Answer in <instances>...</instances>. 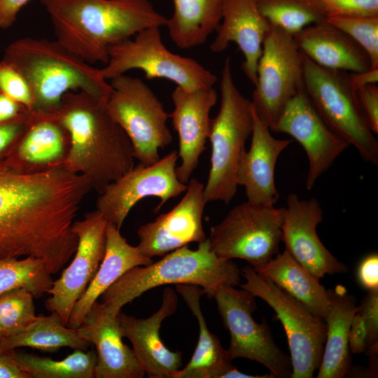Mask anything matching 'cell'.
Segmentation results:
<instances>
[{"label": "cell", "instance_id": "6da1fadb", "mask_svg": "<svg viewBox=\"0 0 378 378\" xmlns=\"http://www.w3.org/2000/svg\"><path fill=\"white\" fill-rule=\"evenodd\" d=\"M76 174L19 172L0 162V258L34 257L53 271L71 251L83 200Z\"/></svg>", "mask_w": 378, "mask_h": 378}, {"label": "cell", "instance_id": "7a4b0ae2", "mask_svg": "<svg viewBox=\"0 0 378 378\" xmlns=\"http://www.w3.org/2000/svg\"><path fill=\"white\" fill-rule=\"evenodd\" d=\"M56 41L90 64H106L111 46L167 18L149 0H41Z\"/></svg>", "mask_w": 378, "mask_h": 378}, {"label": "cell", "instance_id": "3957f363", "mask_svg": "<svg viewBox=\"0 0 378 378\" xmlns=\"http://www.w3.org/2000/svg\"><path fill=\"white\" fill-rule=\"evenodd\" d=\"M55 116L71 138L65 169L85 176L98 195L134 167L132 143L111 117L106 101L71 91L62 97Z\"/></svg>", "mask_w": 378, "mask_h": 378}, {"label": "cell", "instance_id": "277c9868", "mask_svg": "<svg viewBox=\"0 0 378 378\" xmlns=\"http://www.w3.org/2000/svg\"><path fill=\"white\" fill-rule=\"evenodd\" d=\"M4 59L27 81L33 96L31 111L55 115L62 97L84 91L106 102L112 91L101 69L94 67L58 41L24 37L10 43Z\"/></svg>", "mask_w": 378, "mask_h": 378}, {"label": "cell", "instance_id": "5b68a950", "mask_svg": "<svg viewBox=\"0 0 378 378\" xmlns=\"http://www.w3.org/2000/svg\"><path fill=\"white\" fill-rule=\"evenodd\" d=\"M156 262L129 270L99 298L111 311L118 314L122 307L148 290L160 286L188 284L201 287L213 298L222 287L239 284L241 271L232 260L218 256L208 239L197 249L184 246Z\"/></svg>", "mask_w": 378, "mask_h": 378}, {"label": "cell", "instance_id": "8992f818", "mask_svg": "<svg viewBox=\"0 0 378 378\" xmlns=\"http://www.w3.org/2000/svg\"><path fill=\"white\" fill-rule=\"evenodd\" d=\"M220 104L211 119L210 169L204 186L206 203L229 204L237 190V170L253 130L251 100L238 90L232 77L230 58L225 59L220 79Z\"/></svg>", "mask_w": 378, "mask_h": 378}, {"label": "cell", "instance_id": "52a82bcc", "mask_svg": "<svg viewBox=\"0 0 378 378\" xmlns=\"http://www.w3.org/2000/svg\"><path fill=\"white\" fill-rule=\"evenodd\" d=\"M304 91L328 127L353 145L360 157L378 164V141L358 104L346 71L322 67L302 54Z\"/></svg>", "mask_w": 378, "mask_h": 378}, {"label": "cell", "instance_id": "ba28073f", "mask_svg": "<svg viewBox=\"0 0 378 378\" xmlns=\"http://www.w3.org/2000/svg\"><path fill=\"white\" fill-rule=\"evenodd\" d=\"M106 106L130 140L135 160L150 165L160 160L159 150L173 140L167 122L169 114L142 80L122 74L111 79Z\"/></svg>", "mask_w": 378, "mask_h": 378}, {"label": "cell", "instance_id": "9c48e42d", "mask_svg": "<svg viewBox=\"0 0 378 378\" xmlns=\"http://www.w3.org/2000/svg\"><path fill=\"white\" fill-rule=\"evenodd\" d=\"M108 62L101 69L106 80L132 69L144 72L147 79L165 78L188 90L213 88L217 78L190 57L169 51L164 45L160 27L144 29L110 47Z\"/></svg>", "mask_w": 378, "mask_h": 378}, {"label": "cell", "instance_id": "30bf717a", "mask_svg": "<svg viewBox=\"0 0 378 378\" xmlns=\"http://www.w3.org/2000/svg\"><path fill=\"white\" fill-rule=\"evenodd\" d=\"M239 285L267 302L286 332L292 364L290 378H312L318 369L326 337V323L249 265L241 270Z\"/></svg>", "mask_w": 378, "mask_h": 378}, {"label": "cell", "instance_id": "8fae6325", "mask_svg": "<svg viewBox=\"0 0 378 378\" xmlns=\"http://www.w3.org/2000/svg\"><path fill=\"white\" fill-rule=\"evenodd\" d=\"M284 208L241 203L210 228L211 250L226 259H242L252 267L270 260L281 241Z\"/></svg>", "mask_w": 378, "mask_h": 378}, {"label": "cell", "instance_id": "7c38bea8", "mask_svg": "<svg viewBox=\"0 0 378 378\" xmlns=\"http://www.w3.org/2000/svg\"><path fill=\"white\" fill-rule=\"evenodd\" d=\"M254 86L252 108L270 130L289 102L304 91L303 57L293 35L270 24Z\"/></svg>", "mask_w": 378, "mask_h": 378}, {"label": "cell", "instance_id": "4fadbf2b", "mask_svg": "<svg viewBox=\"0 0 378 378\" xmlns=\"http://www.w3.org/2000/svg\"><path fill=\"white\" fill-rule=\"evenodd\" d=\"M255 298L248 290L232 286L222 287L213 298L230 333L229 356L232 360L241 358L256 361L274 378H290V356L276 344L265 320L258 323L253 318L257 308Z\"/></svg>", "mask_w": 378, "mask_h": 378}, {"label": "cell", "instance_id": "5bb4252c", "mask_svg": "<svg viewBox=\"0 0 378 378\" xmlns=\"http://www.w3.org/2000/svg\"><path fill=\"white\" fill-rule=\"evenodd\" d=\"M178 159L177 151L173 150L150 165L134 166L99 194L96 209L107 223L120 230L131 209L146 197L160 199L155 209L158 212L170 199L186 190L187 184L176 175Z\"/></svg>", "mask_w": 378, "mask_h": 378}, {"label": "cell", "instance_id": "9a60e30c", "mask_svg": "<svg viewBox=\"0 0 378 378\" xmlns=\"http://www.w3.org/2000/svg\"><path fill=\"white\" fill-rule=\"evenodd\" d=\"M107 221L95 209L75 220L72 230L78 239L76 250L69 265L53 281L48 290L45 307L57 313L67 326L73 307L97 272L106 248Z\"/></svg>", "mask_w": 378, "mask_h": 378}, {"label": "cell", "instance_id": "2e32d148", "mask_svg": "<svg viewBox=\"0 0 378 378\" xmlns=\"http://www.w3.org/2000/svg\"><path fill=\"white\" fill-rule=\"evenodd\" d=\"M270 130L290 135L304 148L309 162L305 183L308 190L350 146L324 122L305 91L289 102Z\"/></svg>", "mask_w": 378, "mask_h": 378}, {"label": "cell", "instance_id": "e0dca14e", "mask_svg": "<svg viewBox=\"0 0 378 378\" xmlns=\"http://www.w3.org/2000/svg\"><path fill=\"white\" fill-rule=\"evenodd\" d=\"M322 220L323 210L316 198L301 200L295 193L289 194L284 208L281 241L285 250L318 279L349 270L320 240L316 227Z\"/></svg>", "mask_w": 378, "mask_h": 378}, {"label": "cell", "instance_id": "ac0fdd59", "mask_svg": "<svg viewBox=\"0 0 378 378\" xmlns=\"http://www.w3.org/2000/svg\"><path fill=\"white\" fill-rule=\"evenodd\" d=\"M204 185L191 178L180 202L167 213L159 215L137 230L136 246L148 258L165 254L192 242L200 243L207 237L202 225L206 202Z\"/></svg>", "mask_w": 378, "mask_h": 378}, {"label": "cell", "instance_id": "d6986e66", "mask_svg": "<svg viewBox=\"0 0 378 378\" xmlns=\"http://www.w3.org/2000/svg\"><path fill=\"white\" fill-rule=\"evenodd\" d=\"M174 110L169 114L178 137L176 167L178 180L187 184L206 150L209 136L210 112L216 105L218 94L214 88L188 90L176 86L172 93Z\"/></svg>", "mask_w": 378, "mask_h": 378}, {"label": "cell", "instance_id": "ffe728a7", "mask_svg": "<svg viewBox=\"0 0 378 378\" xmlns=\"http://www.w3.org/2000/svg\"><path fill=\"white\" fill-rule=\"evenodd\" d=\"M178 307L176 292L163 290L160 308L150 316L138 318L120 311L117 317L124 337L132 345L134 354L148 378H173L182 366L181 352L169 349L162 342L160 329L165 318Z\"/></svg>", "mask_w": 378, "mask_h": 378}, {"label": "cell", "instance_id": "44dd1931", "mask_svg": "<svg viewBox=\"0 0 378 378\" xmlns=\"http://www.w3.org/2000/svg\"><path fill=\"white\" fill-rule=\"evenodd\" d=\"M118 314L97 301L77 328L80 336L96 349L94 378H141L145 373L132 349L122 341Z\"/></svg>", "mask_w": 378, "mask_h": 378}, {"label": "cell", "instance_id": "7402d4cb", "mask_svg": "<svg viewBox=\"0 0 378 378\" xmlns=\"http://www.w3.org/2000/svg\"><path fill=\"white\" fill-rule=\"evenodd\" d=\"M33 113L32 121L3 162L26 174L64 168L71 148L68 130L55 115Z\"/></svg>", "mask_w": 378, "mask_h": 378}, {"label": "cell", "instance_id": "603a6c76", "mask_svg": "<svg viewBox=\"0 0 378 378\" xmlns=\"http://www.w3.org/2000/svg\"><path fill=\"white\" fill-rule=\"evenodd\" d=\"M270 24L260 12L255 0H223L221 21L210 45L213 52L225 50L231 43L244 55L241 69L255 85L262 43Z\"/></svg>", "mask_w": 378, "mask_h": 378}, {"label": "cell", "instance_id": "cb8c5ba5", "mask_svg": "<svg viewBox=\"0 0 378 378\" xmlns=\"http://www.w3.org/2000/svg\"><path fill=\"white\" fill-rule=\"evenodd\" d=\"M253 117L251 146L240 160L237 184L244 188L247 201L272 206L279 198L274 179L276 164L281 153L293 140L273 136L270 128L260 121L253 109Z\"/></svg>", "mask_w": 378, "mask_h": 378}, {"label": "cell", "instance_id": "d4e9b609", "mask_svg": "<svg viewBox=\"0 0 378 378\" xmlns=\"http://www.w3.org/2000/svg\"><path fill=\"white\" fill-rule=\"evenodd\" d=\"M293 37L300 52L322 67L351 73L371 69L367 52L326 19L304 27Z\"/></svg>", "mask_w": 378, "mask_h": 378}, {"label": "cell", "instance_id": "484cf974", "mask_svg": "<svg viewBox=\"0 0 378 378\" xmlns=\"http://www.w3.org/2000/svg\"><path fill=\"white\" fill-rule=\"evenodd\" d=\"M152 262V258L144 255L137 246L127 242L120 229L107 223L103 260L86 290L74 304L67 326L72 328L80 326L93 304L116 280L132 267Z\"/></svg>", "mask_w": 378, "mask_h": 378}, {"label": "cell", "instance_id": "4316f807", "mask_svg": "<svg viewBox=\"0 0 378 378\" xmlns=\"http://www.w3.org/2000/svg\"><path fill=\"white\" fill-rule=\"evenodd\" d=\"M326 337L317 378H343L351 371L349 332L358 310L356 300L342 285L328 289Z\"/></svg>", "mask_w": 378, "mask_h": 378}, {"label": "cell", "instance_id": "83f0119b", "mask_svg": "<svg viewBox=\"0 0 378 378\" xmlns=\"http://www.w3.org/2000/svg\"><path fill=\"white\" fill-rule=\"evenodd\" d=\"M176 290L197 318L199 326L197 344L188 364L179 369L173 378H223L234 365L218 337L208 328L202 312L200 298L204 295L199 286L188 284L176 285Z\"/></svg>", "mask_w": 378, "mask_h": 378}, {"label": "cell", "instance_id": "f1b7e54d", "mask_svg": "<svg viewBox=\"0 0 378 378\" xmlns=\"http://www.w3.org/2000/svg\"><path fill=\"white\" fill-rule=\"evenodd\" d=\"M316 316L324 320L330 306L328 290L318 279L300 265L286 250L256 267Z\"/></svg>", "mask_w": 378, "mask_h": 378}, {"label": "cell", "instance_id": "f546056e", "mask_svg": "<svg viewBox=\"0 0 378 378\" xmlns=\"http://www.w3.org/2000/svg\"><path fill=\"white\" fill-rule=\"evenodd\" d=\"M174 13L167 18L172 41L181 49L204 43L222 18L223 0H173Z\"/></svg>", "mask_w": 378, "mask_h": 378}, {"label": "cell", "instance_id": "4dcf8cb0", "mask_svg": "<svg viewBox=\"0 0 378 378\" xmlns=\"http://www.w3.org/2000/svg\"><path fill=\"white\" fill-rule=\"evenodd\" d=\"M50 313L48 316H38L24 330L4 337L0 347L7 350L29 347L47 351L63 347L87 350L90 344L80 336L77 328L65 325L57 313Z\"/></svg>", "mask_w": 378, "mask_h": 378}, {"label": "cell", "instance_id": "1f68e13d", "mask_svg": "<svg viewBox=\"0 0 378 378\" xmlns=\"http://www.w3.org/2000/svg\"><path fill=\"white\" fill-rule=\"evenodd\" d=\"M21 368L30 378H94L96 352L76 349L61 360L16 352Z\"/></svg>", "mask_w": 378, "mask_h": 378}, {"label": "cell", "instance_id": "d6a6232c", "mask_svg": "<svg viewBox=\"0 0 378 378\" xmlns=\"http://www.w3.org/2000/svg\"><path fill=\"white\" fill-rule=\"evenodd\" d=\"M45 262L37 258H0V295L17 288L30 291L39 298L52 286L53 280Z\"/></svg>", "mask_w": 378, "mask_h": 378}, {"label": "cell", "instance_id": "836d02e7", "mask_svg": "<svg viewBox=\"0 0 378 378\" xmlns=\"http://www.w3.org/2000/svg\"><path fill=\"white\" fill-rule=\"evenodd\" d=\"M271 25L294 35L326 16L316 0H255Z\"/></svg>", "mask_w": 378, "mask_h": 378}, {"label": "cell", "instance_id": "e575fe53", "mask_svg": "<svg viewBox=\"0 0 378 378\" xmlns=\"http://www.w3.org/2000/svg\"><path fill=\"white\" fill-rule=\"evenodd\" d=\"M34 296L24 289L17 288L0 295V324L4 337L14 335L27 328L37 318Z\"/></svg>", "mask_w": 378, "mask_h": 378}, {"label": "cell", "instance_id": "d590c367", "mask_svg": "<svg viewBox=\"0 0 378 378\" xmlns=\"http://www.w3.org/2000/svg\"><path fill=\"white\" fill-rule=\"evenodd\" d=\"M326 20L353 38L378 68V16H331Z\"/></svg>", "mask_w": 378, "mask_h": 378}, {"label": "cell", "instance_id": "8d00e7d4", "mask_svg": "<svg viewBox=\"0 0 378 378\" xmlns=\"http://www.w3.org/2000/svg\"><path fill=\"white\" fill-rule=\"evenodd\" d=\"M0 93L31 110L33 96L22 74L9 62L0 60Z\"/></svg>", "mask_w": 378, "mask_h": 378}, {"label": "cell", "instance_id": "74e56055", "mask_svg": "<svg viewBox=\"0 0 378 378\" xmlns=\"http://www.w3.org/2000/svg\"><path fill=\"white\" fill-rule=\"evenodd\" d=\"M326 18L378 16V0H316Z\"/></svg>", "mask_w": 378, "mask_h": 378}, {"label": "cell", "instance_id": "f35d334b", "mask_svg": "<svg viewBox=\"0 0 378 378\" xmlns=\"http://www.w3.org/2000/svg\"><path fill=\"white\" fill-rule=\"evenodd\" d=\"M34 113L23 118L0 124V162L4 160L14 149L29 124Z\"/></svg>", "mask_w": 378, "mask_h": 378}, {"label": "cell", "instance_id": "ab89813d", "mask_svg": "<svg viewBox=\"0 0 378 378\" xmlns=\"http://www.w3.org/2000/svg\"><path fill=\"white\" fill-rule=\"evenodd\" d=\"M358 313L366 328L367 347L378 344V290L368 291L358 305Z\"/></svg>", "mask_w": 378, "mask_h": 378}, {"label": "cell", "instance_id": "60d3db41", "mask_svg": "<svg viewBox=\"0 0 378 378\" xmlns=\"http://www.w3.org/2000/svg\"><path fill=\"white\" fill-rule=\"evenodd\" d=\"M360 109L371 131L378 133V88L370 84L356 88Z\"/></svg>", "mask_w": 378, "mask_h": 378}, {"label": "cell", "instance_id": "b9f144b4", "mask_svg": "<svg viewBox=\"0 0 378 378\" xmlns=\"http://www.w3.org/2000/svg\"><path fill=\"white\" fill-rule=\"evenodd\" d=\"M358 283L368 291L378 290V255L373 253L365 256L357 269Z\"/></svg>", "mask_w": 378, "mask_h": 378}, {"label": "cell", "instance_id": "7bdbcfd3", "mask_svg": "<svg viewBox=\"0 0 378 378\" xmlns=\"http://www.w3.org/2000/svg\"><path fill=\"white\" fill-rule=\"evenodd\" d=\"M349 350L354 354H360L367 351V332L361 316L354 315L349 332Z\"/></svg>", "mask_w": 378, "mask_h": 378}, {"label": "cell", "instance_id": "ee69618b", "mask_svg": "<svg viewBox=\"0 0 378 378\" xmlns=\"http://www.w3.org/2000/svg\"><path fill=\"white\" fill-rule=\"evenodd\" d=\"M0 378H30L24 371L16 357L15 349H4L0 347Z\"/></svg>", "mask_w": 378, "mask_h": 378}, {"label": "cell", "instance_id": "f6af8a7d", "mask_svg": "<svg viewBox=\"0 0 378 378\" xmlns=\"http://www.w3.org/2000/svg\"><path fill=\"white\" fill-rule=\"evenodd\" d=\"M31 112L22 104L0 93V124L25 118Z\"/></svg>", "mask_w": 378, "mask_h": 378}, {"label": "cell", "instance_id": "bcb514c9", "mask_svg": "<svg viewBox=\"0 0 378 378\" xmlns=\"http://www.w3.org/2000/svg\"><path fill=\"white\" fill-rule=\"evenodd\" d=\"M31 0H0V29H6L15 22L20 10Z\"/></svg>", "mask_w": 378, "mask_h": 378}, {"label": "cell", "instance_id": "7dc6e473", "mask_svg": "<svg viewBox=\"0 0 378 378\" xmlns=\"http://www.w3.org/2000/svg\"><path fill=\"white\" fill-rule=\"evenodd\" d=\"M350 81L356 88L370 84H376L378 81V68L370 69L363 72L349 74Z\"/></svg>", "mask_w": 378, "mask_h": 378}, {"label": "cell", "instance_id": "c3c4849f", "mask_svg": "<svg viewBox=\"0 0 378 378\" xmlns=\"http://www.w3.org/2000/svg\"><path fill=\"white\" fill-rule=\"evenodd\" d=\"M223 378H274L272 374H266L262 375H253L240 372L236 367L233 366L223 375Z\"/></svg>", "mask_w": 378, "mask_h": 378}, {"label": "cell", "instance_id": "681fc988", "mask_svg": "<svg viewBox=\"0 0 378 378\" xmlns=\"http://www.w3.org/2000/svg\"><path fill=\"white\" fill-rule=\"evenodd\" d=\"M4 338V334L0 324V341Z\"/></svg>", "mask_w": 378, "mask_h": 378}]
</instances>
